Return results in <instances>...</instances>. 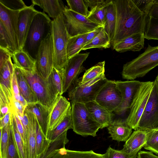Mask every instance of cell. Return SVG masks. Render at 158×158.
I'll use <instances>...</instances> for the list:
<instances>
[{"instance_id":"cell-42","label":"cell","mask_w":158,"mask_h":158,"mask_svg":"<svg viewBox=\"0 0 158 158\" xmlns=\"http://www.w3.org/2000/svg\"><path fill=\"white\" fill-rule=\"evenodd\" d=\"M144 148L158 156V128L150 130Z\"/></svg>"},{"instance_id":"cell-6","label":"cell","mask_w":158,"mask_h":158,"mask_svg":"<svg viewBox=\"0 0 158 158\" xmlns=\"http://www.w3.org/2000/svg\"><path fill=\"white\" fill-rule=\"evenodd\" d=\"M71 106L73 131L82 136H96L101 126L94 119L85 104L71 102Z\"/></svg>"},{"instance_id":"cell-5","label":"cell","mask_w":158,"mask_h":158,"mask_svg":"<svg viewBox=\"0 0 158 158\" xmlns=\"http://www.w3.org/2000/svg\"><path fill=\"white\" fill-rule=\"evenodd\" d=\"M63 13L52 21L54 67L59 71L64 69L69 60L67 48L70 36L65 25Z\"/></svg>"},{"instance_id":"cell-43","label":"cell","mask_w":158,"mask_h":158,"mask_svg":"<svg viewBox=\"0 0 158 158\" xmlns=\"http://www.w3.org/2000/svg\"><path fill=\"white\" fill-rule=\"evenodd\" d=\"M12 100L6 95L0 88V118H2L10 111H12Z\"/></svg>"},{"instance_id":"cell-37","label":"cell","mask_w":158,"mask_h":158,"mask_svg":"<svg viewBox=\"0 0 158 158\" xmlns=\"http://www.w3.org/2000/svg\"><path fill=\"white\" fill-rule=\"evenodd\" d=\"M64 69L59 71L53 67L48 78L58 96H62L63 91Z\"/></svg>"},{"instance_id":"cell-48","label":"cell","mask_w":158,"mask_h":158,"mask_svg":"<svg viewBox=\"0 0 158 158\" xmlns=\"http://www.w3.org/2000/svg\"><path fill=\"white\" fill-rule=\"evenodd\" d=\"M132 1L138 9L147 15L148 10L153 2V0H132Z\"/></svg>"},{"instance_id":"cell-40","label":"cell","mask_w":158,"mask_h":158,"mask_svg":"<svg viewBox=\"0 0 158 158\" xmlns=\"http://www.w3.org/2000/svg\"><path fill=\"white\" fill-rule=\"evenodd\" d=\"M11 122L6 127L0 129V158H7Z\"/></svg>"},{"instance_id":"cell-10","label":"cell","mask_w":158,"mask_h":158,"mask_svg":"<svg viewBox=\"0 0 158 158\" xmlns=\"http://www.w3.org/2000/svg\"><path fill=\"white\" fill-rule=\"evenodd\" d=\"M35 60L37 72L44 79H48L54 67V51L51 33L41 43Z\"/></svg>"},{"instance_id":"cell-3","label":"cell","mask_w":158,"mask_h":158,"mask_svg":"<svg viewBox=\"0 0 158 158\" xmlns=\"http://www.w3.org/2000/svg\"><path fill=\"white\" fill-rule=\"evenodd\" d=\"M52 21L44 12L39 11L32 22L23 50L35 60L41 43L51 33Z\"/></svg>"},{"instance_id":"cell-52","label":"cell","mask_w":158,"mask_h":158,"mask_svg":"<svg viewBox=\"0 0 158 158\" xmlns=\"http://www.w3.org/2000/svg\"><path fill=\"white\" fill-rule=\"evenodd\" d=\"M147 15L158 19V2L153 0L148 10Z\"/></svg>"},{"instance_id":"cell-18","label":"cell","mask_w":158,"mask_h":158,"mask_svg":"<svg viewBox=\"0 0 158 158\" xmlns=\"http://www.w3.org/2000/svg\"><path fill=\"white\" fill-rule=\"evenodd\" d=\"M111 0H85L90 8L87 18L92 22L104 27L107 7L112 1Z\"/></svg>"},{"instance_id":"cell-47","label":"cell","mask_w":158,"mask_h":158,"mask_svg":"<svg viewBox=\"0 0 158 158\" xmlns=\"http://www.w3.org/2000/svg\"><path fill=\"white\" fill-rule=\"evenodd\" d=\"M0 2L7 7L15 10H20L27 6L22 0H0Z\"/></svg>"},{"instance_id":"cell-26","label":"cell","mask_w":158,"mask_h":158,"mask_svg":"<svg viewBox=\"0 0 158 158\" xmlns=\"http://www.w3.org/2000/svg\"><path fill=\"white\" fill-rule=\"evenodd\" d=\"M29 120L27 142V158H35L36 149V118L26 107Z\"/></svg>"},{"instance_id":"cell-28","label":"cell","mask_w":158,"mask_h":158,"mask_svg":"<svg viewBox=\"0 0 158 158\" xmlns=\"http://www.w3.org/2000/svg\"><path fill=\"white\" fill-rule=\"evenodd\" d=\"M50 158H103L102 154L92 150L77 151L66 149L65 147L57 150Z\"/></svg>"},{"instance_id":"cell-32","label":"cell","mask_w":158,"mask_h":158,"mask_svg":"<svg viewBox=\"0 0 158 158\" xmlns=\"http://www.w3.org/2000/svg\"><path fill=\"white\" fill-rule=\"evenodd\" d=\"M86 34L70 37L67 48V54L68 60L79 54L84 46Z\"/></svg>"},{"instance_id":"cell-22","label":"cell","mask_w":158,"mask_h":158,"mask_svg":"<svg viewBox=\"0 0 158 158\" xmlns=\"http://www.w3.org/2000/svg\"><path fill=\"white\" fill-rule=\"evenodd\" d=\"M26 108L34 114L42 131L47 137L52 110L38 102L28 103Z\"/></svg>"},{"instance_id":"cell-51","label":"cell","mask_w":158,"mask_h":158,"mask_svg":"<svg viewBox=\"0 0 158 158\" xmlns=\"http://www.w3.org/2000/svg\"><path fill=\"white\" fill-rule=\"evenodd\" d=\"M103 28L102 26H99L92 31L87 33L85 38L84 47L96 37L100 33Z\"/></svg>"},{"instance_id":"cell-19","label":"cell","mask_w":158,"mask_h":158,"mask_svg":"<svg viewBox=\"0 0 158 158\" xmlns=\"http://www.w3.org/2000/svg\"><path fill=\"white\" fill-rule=\"evenodd\" d=\"M94 119L101 126V129L107 127L114 119L115 115L104 108L95 101L84 104Z\"/></svg>"},{"instance_id":"cell-23","label":"cell","mask_w":158,"mask_h":158,"mask_svg":"<svg viewBox=\"0 0 158 158\" xmlns=\"http://www.w3.org/2000/svg\"><path fill=\"white\" fill-rule=\"evenodd\" d=\"M144 33H137L130 36L116 44L113 48L119 52L127 51H139L144 48Z\"/></svg>"},{"instance_id":"cell-30","label":"cell","mask_w":158,"mask_h":158,"mask_svg":"<svg viewBox=\"0 0 158 158\" xmlns=\"http://www.w3.org/2000/svg\"><path fill=\"white\" fill-rule=\"evenodd\" d=\"M116 10L113 0L107 7L103 28L109 35L111 44L113 41L116 25Z\"/></svg>"},{"instance_id":"cell-7","label":"cell","mask_w":158,"mask_h":158,"mask_svg":"<svg viewBox=\"0 0 158 158\" xmlns=\"http://www.w3.org/2000/svg\"><path fill=\"white\" fill-rule=\"evenodd\" d=\"M108 81L104 73L81 85L75 82L68 90L69 99L71 102L83 104L95 101L98 94Z\"/></svg>"},{"instance_id":"cell-29","label":"cell","mask_w":158,"mask_h":158,"mask_svg":"<svg viewBox=\"0 0 158 158\" xmlns=\"http://www.w3.org/2000/svg\"><path fill=\"white\" fill-rule=\"evenodd\" d=\"M12 58L14 65L19 68L28 70L36 68V60L23 49L15 52Z\"/></svg>"},{"instance_id":"cell-57","label":"cell","mask_w":158,"mask_h":158,"mask_svg":"<svg viewBox=\"0 0 158 158\" xmlns=\"http://www.w3.org/2000/svg\"><path fill=\"white\" fill-rule=\"evenodd\" d=\"M13 96L14 98L16 100L19 102L25 107H27L28 103L20 93L18 95H13Z\"/></svg>"},{"instance_id":"cell-35","label":"cell","mask_w":158,"mask_h":158,"mask_svg":"<svg viewBox=\"0 0 158 158\" xmlns=\"http://www.w3.org/2000/svg\"><path fill=\"white\" fill-rule=\"evenodd\" d=\"M36 149L35 158H38L47 149L50 141L42 131L36 118Z\"/></svg>"},{"instance_id":"cell-46","label":"cell","mask_w":158,"mask_h":158,"mask_svg":"<svg viewBox=\"0 0 158 158\" xmlns=\"http://www.w3.org/2000/svg\"><path fill=\"white\" fill-rule=\"evenodd\" d=\"M137 154L135 155H128L120 150L114 149L109 146L106 153L102 154L103 158H136Z\"/></svg>"},{"instance_id":"cell-31","label":"cell","mask_w":158,"mask_h":158,"mask_svg":"<svg viewBox=\"0 0 158 158\" xmlns=\"http://www.w3.org/2000/svg\"><path fill=\"white\" fill-rule=\"evenodd\" d=\"M71 106L69 108L65 116L57 127L53 130L49 131L47 138L50 141H53L68 130L72 129Z\"/></svg>"},{"instance_id":"cell-25","label":"cell","mask_w":158,"mask_h":158,"mask_svg":"<svg viewBox=\"0 0 158 158\" xmlns=\"http://www.w3.org/2000/svg\"><path fill=\"white\" fill-rule=\"evenodd\" d=\"M32 4L40 6L53 20L63 13L66 6L60 0H32Z\"/></svg>"},{"instance_id":"cell-15","label":"cell","mask_w":158,"mask_h":158,"mask_svg":"<svg viewBox=\"0 0 158 158\" xmlns=\"http://www.w3.org/2000/svg\"><path fill=\"white\" fill-rule=\"evenodd\" d=\"M142 82L133 80L115 81L122 97L121 105L114 112L115 114L121 115L130 109L133 98Z\"/></svg>"},{"instance_id":"cell-45","label":"cell","mask_w":158,"mask_h":158,"mask_svg":"<svg viewBox=\"0 0 158 158\" xmlns=\"http://www.w3.org/2000/svg\"><path fill=\"white\" fill-rule=\"evenodd\" d=\"M7 158H20L16 146L11 124Z\"/></svg>"},{"instance_id":"cell-50","label":"cell","mask_w":158,"mask_h":158,"mask_svg":"<svg viewBox=\"0 0 158 158\" xmlns=\"http://www.w3.org/2000/svg\"><path fill=\"white\" fill-rule=\"evenodd\" d=\"M12 54L8 49L0 47V68L12 57Z\"/></svg>"},{"instance_id":"cell-27","label":"cell","mask_w":158,"mask_h":158,"mask_svg":"<svg viewBox=\"0 0 158 158\" xmlns=\"http://www.w3.org/2000/svg\"><path fill=\"white\" fill-rule=\"evenodd\" d=\"M14 65L20 93L28 104L38 102L35 95L23 72L19 68Z\"/></svg>"},{"instance_id":"cell-44","label":"cell","mask_w":158,"mask_h":158,"mask_svg":"<svg viewBox=\"0 0 158 158\" xmlns=\"http://www.w3.org/2000/svg\"><path fill=\"white\" fill-rule=\"evenodd\" d=\"M0 47L8 49L12 54L15 52L8 35L3 24L0 22Z\"/></svg>"},{"instance_id":"cell-56","label":"cell","mask_w":158,"mask_h":158,"mask_svg":"<svg viewBox=\"0 0 158 158\" xmlns=\"http://www.w3.org/2000/svg\"><path fill=\"white\" fill-rule=\"evenodd\" d=\"M137 158H158V156L155 155L151 151H140L137 154Z\"/></svg>"},{"instance_id":"cell-1","label":"cell","mask_w":158,"mask_h":158,"mask_svg":"<svg viewBox=\"0 0 158 158\" xmlns=\"http://www.w3.org/2000/svg\"><path fill=\"white\" fill-rule=\"evenodd\" d=\"M116 10V25L113 47L133 35L145 31L148 16L132 0H113Z\"/></svg>"},{"instance_id":"cell-41","label":"cell","mask_w":158,"mask_h":158,"mask_svg":"<svg viewBox=\"0 0 158 158\" xmlns=\"http://www.w3.org/2000/svg\"><path fill=\"white\" fill-rule=\"evenodd\" d=\"M66 1L69 9L85 17L88 16L89 11L84 0H67Z\"/></svg>"},{"instance_id":"cell-58","label":"cell","mask_w":158,"mask_h":158,"mask_svg":"<svg viewBox=\"0 0 158 158\" xmlns=\"http://www.w3.org/2000/svg\"><path fill=\"white\" fill-rule=\"evenodd\" d=\"M155 80L156 81V82H157V84H158V75H157V77H156V79H155Z\"/></svg>"},{"instance_id":"cell-49","label":"cell","mask_w":158,"mask_h":158,"mask_svg":"<svg viewBox=\"0 0 158 158\" xmlns=\"http://www.w3.org/2000/svg\"><path fill=\"white\" fill-rule=\"evenodd\" d=\"M13 113L15 116L18 131L22 138L27 150V139L25 135L23 126L20 120L18 118L16 114L15 113Z\"/></svg>"},{"instance_id":"cell-2","label":"cell","mask_w":158,"mask_h":158,"mask_svg":"<svg viewBox=\"0 0 158 158\" xmlns=\"http://www.w3.org/2000/svg\"><path fill=\"white\" fill-rule=\"evenodd\" d=\"M158 65V46L148 44L143 53L123 65L122 77L124 79L134 80L144 76Z\"/></svg>"},{"instance_id":"cell-9","label":"cell","mask_w":158,"mask_h":158,"mask_svg":"<svg viewBox=\"0 0 158 158\" xmlns=\"http://www.w3.org/2000/svg\"><path fill=\"white\" fill-rule=\"evenodd\" d=\"M65 25L70 37L89 33L100 26L66 6L63 13Z\"/></svg>"},{"instance_id":"cell-24","label":"cell","mask_w":158,"mask_h":158,"mask_svg":"<svg viewBox=\"0 0 158 158\" xmlns=\"http://www.w3.org/2000/svg\"><path fill=\"white\" fill-rule=\"evenodd\" d=\"M14 71V65L11 58L0 68V88L10 99L13 97L11 81Z\"/></svg>"},{"instance_id":"cell-4","label":"cell","mask_w":158,"mask_h":158,"mask_svg":"<svg viewBox=\"0 0 158 158\" xmlns=\"http://www.w3.org/2000/svg\"><path fill=\"white\" fill-rule=\"evenodd\" d=\"M20 69L33 91L37 102L52 110L59 96L48 79H44L38 73L36 68L30 70Z\"/></svg>"},{"instance_id":"cell-11","label":"cell","mask_w":158,"mask_h":158,"mask_svg":"<svg viewBox=\"0 0 158 158\" xmlns=\"http://www.w3.org/2000/svg\"><path fill=\"white\" fill-rule=\"evenodd\" d=\"M158 128V85L155 80L137 130H151Z\"/></svg>"},{"instance_id":"cell-36","label":"cell","mask_w":158,"mask_h":158,"mask_svg":"<svg viewBox=\"0 0 158 158\" xmlns=\"http://www.w3.org/2000/svg\"><path fill=\"white\" fill-rule=\"evenodd\" d=\"M111 45L109 35L104 31L103 27L100 33L89 43L85 45L82 50L92 48H109Z\"/></svg>"},{"instance_id":"cell-16","label":"cell","mask_w":158,"mask_h":158,"mask_svg":"<svg viewBox=\"0 0 158 158\" xmlns=\"http://www.w3.org/2000/svg\"><path fill=\"white\" fill-rule=\"evenodd\" d=\"M32 4L19 11L18 24L19 50L23 49L32 22L35 16L39 12Z\"/></svg>"},{"instance_id":"cell-14","label":"cell","mask_w":158,"mask_h":158,"mask_svg":"<svg viewBox=\"0 0 158 158\" xmlns=\"http://www.w3.org/2000/svg\"><path fill=\"white\" fill-rule=\"evenodd\" d=\"M89 54V52L79 53L69 60L64 69V93L68 90L74 83L78 75L83 71V63Z\"/></svg>"},{"instance_id":"cell-38","label":"cell","mask_w":158,"mask_h":158,"mask_svg":"<svg viewBox=\"0 0 158 158\" xmlns=\"http://www.w3.org/2000/svg\"><path fill=\"white\" fill-rule=\"evenodd\" d=\"M11 123L15 144L20 158H27L26 148L22 138L18 131L13 112Z\"/></svg>"},{"instance_id":"cell-20","label":"cell","mask_w":158,"mask_h":158,"mask_svg":"<svg viewBox=\"0 0 158 158\" xmlns=\"http://www.w3.org/2000/svg\"><path fill=\"white\" fill-rule=\"evenodd\" d=\"M71 106L65 97L60 96L57 98L50 113L48 131L54 129L60 123Z\"/></svg>"},{"instance_id":"cell-54","label":"cell","mask_w":158,"mask_h":158,"mask_svg":"<svg viewBox=\"0 0 158 158\" xmlns=\"http://www.w3.org/2000/svg\"><path fill=\"white\" fill-rule=\"evenodd\" d=\"M11 86L13 95H17L20 94L15 69L12 77Z\"/></svg>"},{"instance_id":"cell-55","label":"cell","mask_w":158,"mask_h":158,"mask_svg":"<svg viewBox=\"0 0 158 158\" xmlns=\"http://www.w3.org/2000/svg\"><path fill=\"white\" fill-rule=\"evenodd\" d=\"M23 126L25 135L27 139L29 120L27 112L25 110L22 119L21 120Z\"/></svg>"},{"instance_id":"cell-17","label":"cell","mask_w":158,"mask_h":158,"mask_svg":"<svg viewBox=\"0 0 158 158\" xmlns=\"http://www.w3.org/2000/svg\"><path fill=\"white\" fill-rule=\"evenodd\" d=\"M150 131L137 130L133 131L120 151L128 155L138 154L139 151L145 146Z\"/></svg>"},{"instance_id":"cell-53","label":"cell","mask_w":158,"mask_h":158,"mask_svg":"<svg viewBox=\"0 0 158 158\" xmlns=\"http://www.w3.org/2000/svg\"><path fill=\"white\" fill-rule=\"evenodd\" d=\"M13 114L12 111H10L2 118H0V128L6 127L11 122Z\"/></svg>"},{"instance_id":"cell-21","label":"cell","mask_w":158,"mask_h":158,"mask_svg":"<svg viewBox=\"0 0 158 158\" xmlns=\"http://www.w3.org/2000/svg\"><path fill=\"white\" fill-rule=\"evenodd\" d=\"M107 127L110 137L118 142H126L132 131L126 120L120 118L114 119Z\"/></svg>"},{"instance_id":"cell-12","label":"cell","mask_w":158,"mask_h":158,"mask_svg":"<svg viewBox=\"0 0 158 158\" xmlns=\"http://www.w3.org/2000/svg\"><path fill=\"white\" fill-rule=\"evenodd\" d=\"M95 101L109 111L114 112L122 101V95L115 81L109 80L98 94Z\"/></svg>"},{"instance_id":"cell-33","label":"cell","mask_w":158,"mask_h":158,"mask_svg":"<svg viewBox=\"0 0 158 158\" xmlns=\"http://www.w3.org/2000/svg\"><path fill=\"white\" fill-rule=\"evenodd\" d=\"M105 61L99 62L95 65L86 70L79 81H77V85L83 84L96 78L102 74L105 73Z\"/></svg>"},{"instance_id":"cell-34","label":"cell","mask_w":158,"mask_h":158,"mask_svg":"<svg viewBox=\"0 0 158 158\" xmlns=\"http://www.w3.org/2000/svg\"><path fill=\"white\" fill-rule=\"evenodd\" d=\"M67 132L65 131L55 140L51 141L46 150L38 158H50L58 149L65 147L69 141L67 136Z\"/></svg>"},{"instance_id":"cell-13","label":"cell","mask_w":158,"mask_h":158,"mask_svg":"<svg viewBox=\"0 0 158 158\" xmlns=\"http://www.w3.org/2000/svg\"><path fill=\"white\" fill-rule=\"evenodd\" d=\"M20 10L10 9L0 2V22L8 35L15 52L19 50L18 24Z\"/></svg>"},{"instance_id":"cell-39","label":"cell","mask_w":158,"mask_h":158,"mask_svg":"<svg viewBox=\"0 0 158 158\" xmlns=\"http://www.w3.org/2000/svg\"><path fill=\"white\" fill-rule=\"evenodd\" d=\"M144 36L148 40H158V19L148 16Z\"/></svg>"},{"instance_id":"cell-8","label":"cell","mask_w":158,"mask_h":158,"mask_svg":"<svg viewBox=\"0 0 158 158\" xmlns=\"http://www.w3.org/2000/svg\"><path fill=\"white\" fill-rule=\"evenodd\" d=\"M154 85L153 81L143 82L132 101L129 114L126 119L127 124L137 130L140 118L147 103Z\"/></svg>"}]
</instances>
